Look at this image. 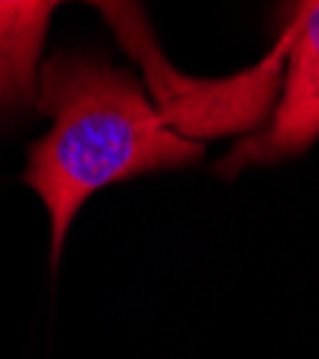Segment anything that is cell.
I'll list each match as a JSON object with an SVG mask.
<instances>
[{
  "instance_id": "cell-1",
  "label": "cell",
  "mask_w": 319,
  "mask_h": 359,
  "mask_svg": "<svg viewBox=\"0 0 319 359\" xmlns=\"http://www.w3.org/2000/svg\"><path fill=\"white\" fill-rule=\"evenodd\" d=\"M144 86L127 69L86 55H55L41 67L38 107L52 130L29 147L23 182L49 210L52 264L93 193L201 158V141L172 127Z\"/></svg>"
},
{
  "instance_id": "cell-2",
  "label": "cell",
  "mask_w": 319,
  "mask_h": 359,
  "mask_svg": "<svg viewBox=\"0 0 319 359\" xmlns=\"http://www.w3.org/2000/svg\"><path fill=\"white\" fill-rule=\"evenodd\" d=\"M67 0H0V112L23 109L38 95L41 49L49 15ZM115 29L124 52L141 67L144 83L167 121L201 141L259 124L279 86L282 64L271 55L230 81H196L170 67L138 0H83Z\"/></svg>"
},
{
  "instance_id": "cell-3",
  "label": "cell",
  "mask_w": 319,
  "mask_h": 359,
  "mask_svg": "<svg viewBox=\"0 0 319 359\" xmlns=\"http://www.w3.org/2000/svg\"><path fill=\"white\" fill-rule=\"evenodd\" d=\"M282 43L287 64L271 124L230 149V156L216 164L222 175L305 156L319 138V0H294Z\"/></svg>"
}]
</instances>
